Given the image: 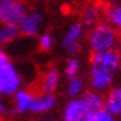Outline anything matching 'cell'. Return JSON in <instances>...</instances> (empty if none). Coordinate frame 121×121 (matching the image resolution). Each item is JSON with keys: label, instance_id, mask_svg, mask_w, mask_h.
<instances>
[{"label": "cell", "instance_id": "d4e9b609", "mask_svg": "<svg viewBox=\"0 0 121 121\" xmlns=\"http://www.w3.org/2000/svg\"><path fill=\"white\" fill-rule=\"evenodd\" d=\"M39 121H56V120H47L46 118V120H39Z\"/></svg>", "mask_w": 121, "mask_h": 121}, {"label": "cell", "instance_id": "484cf974", "mask_svg": "<svg viewBox=\"0 0 121 121\" xmlns=\"http://www.w3.org/2000/svg\"><path fill=\"white\" fill-rule=\"evenodd\" d=\"M117 121H121V117H120V118H118V120H117Z\"/></svg>", "mask_w": 121, "mask_h": 121}, {"label": "cell", "instance_id": "52a82bcc", "mask_svg": "<svg viewBox=\"0 0 121 121\" xmlns=\"http://www.w3.org/2000/svg\"><path fill=\"white\" fill-rule=\"evenodd\" d=\"M44 16L40 10H31L27 12L25 16L22 18V21L19 22V33L25 37H35L39 35L41 28H43Z\"/></svg>", "mask_w": 121, "mask_h": 121}, {"label": "cell", "instance_id": "7a4b0ae2", "mask_svg": "<svg viewBox=\"0 0 121 121\" xmlns=\"http://www.w3.org/2000/svg\"><path fill=\"white\" fill-rule=\"evenodd\" d=\"M22 86V77L15 65L10 62L0 66V95L12 96Z\"/></svg>", "mask_w": 121, "mask_h": 121}, {"label": "cell", "instance_id": "2e32d148", "mask_svg": "<svg viewBox=\"0 0 121 121\" xmlns=\"http://www.w3.org/2000/svg\"><path fill=\"white\" fill-rule=\"evenodd\" d=\"M104 16L111 27H114L118 33H121V3L108 6L105 9Z\"/></svg>", "mask_w": 121, "mask_h": 121}, {"label": "cell", "instance_id": "44dd1931", "mask_svg": "<svg viewBox=\"0 0 121 121\" xmlns=\"http://www.w3.org/2000/svg\"><path fill=\"white\" fill-rule=\"evenodd\" d=\"M8 62H10V60H9V56H8V53L4 52L3 46L0 44V66L4 65V64H8Z\"/></svg>", "mask_w": 121, "mask_h": 121}, {"label": "cell", "instance_id": "5b68a950", "mask_svg": "<svg viewBox=\"0 0 121 121\" xmlns=\"http://www.w3.org/2000/svg\"><path fill=\"white\" fill-rule=\"evenodd\" d=\"M114 80H115V74L108 69L104 68H99V66H95V65H90L89 68V84H90V89L95 90V92H108Z\"/></svg>", "mask_w": 121, "mask_h": 121}, {"label": "cell", "instance_id": "7c38bea8", "mask_svg": "<svg viewBox=\"0 0 121 121\" xmlns=\"http://www.w3.org/2000/svg\"><path fill=\"white\" fill-rule=\"evenodd\" d=\"M59 84H60V72L58 68L52 66L41 77L40 90L41 93H55V90L59 87Z\"/></svg>", "mask_w": 121, "mask_h": 121}, {"label": "cell", "instance_id": "3957f363", "mask_svg": "<svg viewBox=\"0 0 121 121\" xmlns=\"http://www.w3.org/2000/svg\"><path fill=\"white\" fill-rule=\"evenodd\" d=\"M84 37V25L81 22H72L65 30L60 39V47L68 56H75L81 49V40Z\"/></svg>", "mask_w": 121, "mask_h": 121}, {"label": "cell", "instance_id": "6da1fadb", "mask_svg": "<svg viewBox=\"0 0 121 121\" xmlns=\"http://www.w3.org/2000/svg\"><path fill=\"white\" fill-rule=\"evenodd\" d=\"M120 33L114 27H111L106 21L98 22L90 27L87 33V46L90 52H102V50H109L115 49L118 43Z\"/></svg>", "mask_w": 121, "mask_h": 121}, {"label": "cell", "instance_id": "cb8c5ba5", "mask_svg": "<svg viewBox=\"0 0 121 121\" xmlns=\"http://www.w3.org/2000/svg\"><path fill=\"white\" fill-rule=\"evenodd\" d=\"M115 49H117L118 55H120V58H121V35H120V39H118V43H117V46H115Z\"/></svg>", "mask_w": 121, "mask_h": 121}, {"label": "cell", "instance_id": "9c48e42d", "mask_svg": "<svg viewBox=\"0 0 121 121\" xmlns=\"http://www.w3.org/2000/svg\"><path fill=\"white\" fill-rule=\"evenodd\" d=\"M105 15V9L100 2H92L86 4L81 12V24L84 27H92L95 24L100 22L102 16Z\"/></svg>", "mask_w": 121, "mask_h": 121}, {"label": "cell", "instance_id": "9a60e30c", "mask_svg": "<svg viewBox=\"0 0 121 121\" xmlns=\"http://www.w3.org/2000/svg\"><path fill=\"white\" fill-rule=\"evenodd\" d=\"M21 35L19 27L12 25V24H2L0 22V44H9L12 41H15Z\"/></svg>", "mask_w": 121, "mask_h": 121}, {"label": "cell", "instance_id": "ba28073f", "mask_svg": "<svg viewBox=\"0 0 121 121\" xmlns=\"http://www.w3.org/2000/svg\"><path fill=\"white\" fill-rule=\"evenodd\" d=\"M89 114L92 112L89 111L84 99L81 96H78V98H72L66 102V105L64 106V111H62V120L64 121H81Z\"/></svg>", "mask_w": 121, "mask_h": 121}, {"label": "cell", "instance_id": "277c9868", "mask_svg": "<svg viewBox=\"0 0 121 121\" xmlns=\"http://www.w3.org/2000/svg\"><path fill=\"white\" fill-rule=\"evenodd\" d=\"M27 6L22 0H0V22L19 25L27 13Z\"/></svg>", "mask_w": 121, "mask_h": 121}, {"label": "cell", "instance_id": "e0dca14e", "mask_svg": "<svg viewBox=\"0 0 121 121\" xmlns=\"http://www.w3.org/2000/svg\"><path fill=\"white\" fill-rule=\"evenodd\" d=\"M84 86H86V83H84L81 77L68 78V83H66V87H65V95L69 99L78 98V96H81L84 93Z\"/></svg>", "mask_w": 121, "mask_h": 121}, {"label": "cell", "instance_id": "ac0fdd59", "mask_svg": "<svg viewBox=\"0 0 121 121\" xmlns=\"http://www.w3.org/2000/svg\"><path fill=\"white\" fill-rule=\"evenodd\" d=\"M64 71H65L66 78L78 77V74H80V71H81V64H80V60H78L77 58H74V56H69L68 59H66V62H65Z\"/></svg>", "mask_w": 121, "mask_h": 121}, {"label": "cell", "instance_id": "8992f818", "mask_svg": "<svg viewBox=\"0 0 121 121\" xmlns=\"http://www.w3.org/2000/svg\"><path fill=\"white\" fill-rule=\"evenodd\" d=\"M90 65L99 66V68H104L117 74L118 71H121V58L118 55L117 49L93 52L92 56H90Z\"/></svg>", "mask_w": 121, "mask_h": 121}, {"label": "cell", "instance_id": "ffe728a7", "mask_svg": "<svg viewBox=\"0 0 121 121\" xmlns=\"http://www.w3.org/2000/svg\"><path fill=\"white\" fill-rule=\"evenodd\" d=\"M81 121H117L115 117H112L109 112H106L105 109H100V111H96L89 114L87 117H84Z\"/></svg>", "mask_w": 121, "mask_h": 121}, {"label": "cell", "instance_id": "8fae6325", "mask_svg": "<svg viewBox=\"0 0 121 121\" xmlns=\"http://www.w3.org/2000/svg\"><path fill=\"white\" fill-rule=\"evenodd\" d=\"M104 109L109 112L112 117H121V86L111 87L105 96V105Z\"/></svg>", "mask_w": 121, "mask_h": 121}, {"label": "cell", "instance_id": "d6986e66", "mask_svg": "<svg viewBox=\"0 0 121 121\" xmlns=\"http://www.w3.org/2000/svg\"><path fill=\"white\" fill-rule=\"evenodd\" d=\"M39 47L43 52H50L53 49V46H55V39H53V35L50 33H41L39 34Z\"/></svg>", "mask_w": 121, "mask_h": 121}, {"label": "cell", "instance_id": "5bb4252c", "mask_svg": "<svg viewBox=\"0 0 121 121\" xmlns=\"http://www.w3.org/2000/svg\"><path fill=\"white\" fill-rule=\"evenodd\" d=\"M81 98L84 99V102H86V105H87V108H89L90 112H96V111L104 109L105 96L102 95L100 92H95V90L84 92V93L81 95Z\"/></svg>", "mask_w": 121, "mask_h": 121}, {"label": "cell", "instance_id": "603a6c76", "mask_svg": "<svg viewBox=\"0 0 121 121\" xmlns=\"http://www.w3.org/2000/svg\"><path fill=\"white\" fill-rule=\"evenodd\" d=\"M6 111V105H4V102L2 99V95H0V114H3Z\"/></svg>", "mask_w": 121, "mask_h": 121}, {"label": "cell", "instance_id": "7402d4cb", "mask_svg": "<svg viewBox=\"0 0 121 121\" xmlns=\"http://www.w3.org/2000/svg\"><path fill=\"white\" fill-rule=\"evenodd\" d=\"M102 4H106V6H111V4H117L121 3V0H100Z\"/></svg>", "mask_w": 121, "mask_h": 121}, {"label": "cell", "instance_id": "4fadbf2b", "mask_svg": "<svg viewBox=\"0 0 121 121\" xmlns=\"http://www.w3.org/2000/svg\"><path fill=\"white\" fill-rule=\"evenodd\" d=\"M56 106V96L53 93L35 95L31 114H47Z\"/></svg>", "mask_w": 121, "mask_h": 121}, {"label": "cell", "instance_id": "30bf717a", "mask_svg": "<svg viewBox=\"0 0 121 121\" xmlns=\"http://www.w3.org/2000/svg\"><path fill=\"white\" fill-rule=\"evenodd\" d=\"M35 93L27 89H19L13 95V108L18 114H31Z\"/></svg>", "mask_w": 121, "mask_h": 121}]
</instances>
